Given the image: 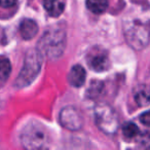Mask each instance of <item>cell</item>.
I'll return each mask as SVG.
<instances>
[{
	"instance_id": "6da1fadb",
	"label": "cell",
	"mask_w": 150,
	"mask_h": 150,
	"mask_svg": "<svg viewBox=\"0 0 150 150\" xmlns=\"http://www.w3.org/2000/svg\"><path fill=\"white\" fill-rule=\"evenodd\" d=\"M66 33L61 28H50L43 34L38 42V48L42 56L56 60L63 54L66 47Z\"/></svg>"
},
{
	"instance_id": "7a4b0ae2",
	"label": "cell",
	"mask_w": 150,
	"mask_h": 150,
	"mask_svg": "<svg viewBox=\"0 0 150 150\" xmlns=\"http://www.w3.org/2000/svg\"><path fill=\"white\" fill-rule=\"evenodd\" d=\"M42 61H43V56L38 50H31L28 52L23 68L15 81L16 88H25L33 82V80L41 70Z\"/></svg>"
},
{
	"instance_id": "3957f363",
	"label": "cell",
	"mask_w": 150,
	"mask_h": 150,
	"mask_svg": "<svg viewBox=\"0 0 150 150\" xmlns=\"http://www.w3.org/2000/svg\"><path fill=\"white\" fill-rule=\"evenodd\" d=\"M21 142L26 149H41L47 142V135L41 125L30 123L22 131Z\"/></svg>"
},
{
	"instance_id": "277c9868",
	"label": "cell",
	"mask_w": 150,
	"mask_h": 150,
	"mask_svg": "<svg viewBox=\"0 0 150 150\" xmlns=\"http://www.w3.org/2000/svg\"><path fill=\"white\" fill-rule=\"evenodd\" d=\"M95 120L99 129L106 135H113L118 129V118L116 113L107 104H99L96 106Z\"/></svg>"
},
{
	"instance_id": "5b68a950",
	"label": "cell",
	"mask_w": 150,
	"mask_h": 150,
	"mask_svg": "<svg viewBox=\"0 0 150 150\" xmlns=\"http://www.w3.org/2000/svg\"><path fill=\"white\" fill-rule=\"evenodd\" d=\"M127 43L135 50H143L148 45V27L139 21H134L125 30Z\"/></svg>"
},
{
	"instance_id": "8992f818",
	"label": "cell",
	"mask_w": 150,
	"mask_h": 150,
	"mask_svg": "<svg viewBox=\"0 0 150 150\" xmlns=\"http://www.w3.org/2000/svg\"><path fill=\"white\" fill-rule=\"evenodd\" d=\"M60 122L69 131H79L83 125V118L77 108L72 106L65 107L60 112Z\"/></svg>"
},
{
	"instance_id": "52a82bcc",
	"label": "cell",
	"mask_w": 150,
	"mask_h": 150,
	"mask_svg": "<svg viewBox=\"0 0 150 150\" xmlns=\"http://www.w3.org/2000/svg\"><path fill=\"white\" fill-rule=\"evenodd\" d=\"M88 65L96 72H104L110 66L109 54L107 50L101 47H94L86 57Z\"/></svg>"
},
{
	"instance_id": "ba28073f",
	"label": "cell",
	"mask_w": 150,
	"mask_h": 150,
	"mask_svg": "<svg viewBox=\"0 0 150 150\" xmlns=\"http://www.w3.org/2000/svg\"><path fill=\"white\" fill-rule=\"evenodd\" d=\"M86 70L81 65H75L68 74V81L74 88H80L86 81Z\"/></svg>"
},
{
	"instance_id": "9c48e42d",
	"label": "cell",
	"mask_w": 150,
	"mask_h": 150,
	"mask_svg": "<svg viewBox=\"0 0 150 150\" xmlns=\"http://www.w3.org/2000/svg\"><path fill=\"white\" fill-rule=\"evenodd\" d=\"M20 33H21L22 37L26 40L34 38L38 33L37 23L31 19H25L24 21H22L21 25H20Z\"/></svg>"
},
{
	"instance_id": "30bf717a",
	"label": "cell",
	"mask_w": 150,
	"mask_h": 150,
	"mask_svg": "<svg viewBox=\"0 0 150 150\" xmlns=\"http://www.w3.org/2000/svg\"><path fill=\"white\" fill-rule=\"evenodd\" d=\"M43 6L52 17H60L65 9V0H43Z\"/></svg>"
},
{
	"instance_id": "8fae6325",
	"label": "cell",
	"mask_w": 150,
	"mask_h": 150,
	"mask_svg": "<svg viewBox=\"0 0 150 150\" xmlns=\"http://www.w3.org/2000/svg\"><path fill=\"white\" fill-rule=\"evenodd\" d=\"M86 7L93 13L101 15L108 7V0H86Z\"/></svg>"
},
{
	"instance_id": "7c38bea8",
	"label": "cell",
	"mask_w": 150,
	"mask_h": 150,
	"mask_svg": "<svg viewBox=\"0 0 150 150\" xmlns=\"http://www.w3.org/2000/svg\"><path fill=\"white\" fill-rule=\"evenodd\" d=\"M11 72V62L5 57H0V82L4 83L8 79Z\"/></svg>"
},
{
	"instance_id": "4fadbf2b",
	"label": "cell",
	"mask_w": 150,
	"mask_h": 150,
	"mask_svg": "<svg viewBox=\"0 0 150 150\" xmlns=\"http://www.w3.org/2000/svg\"><path fill=\"white\" fill-rule=\"evenodd\" d=\"M122 134L127 139H134L139 135V127L134 122H127L122 127Z\"/></svg>"
},
{
	"instance_id": "5bb4252c",
	"label": "cell",
	"mask_w": 150,
	"mask_h": 150,
	"mask_svg": "<svg viewBox=\"0 0 150 150\" xmlns=\"http://www.w3.org/2000/svg\"><path fill=\"white\" fill-rule=\"evenodd\" d=\"M135 100L139 106H147L149 104V95H148V91H140L136 94Z\"/></svg>"
},
{
	"instance_id": "9a60e30c",
	"label": "cell",
	"mask_w": 150,
	"mask_h": 150,
	"mask_svg": "<svg viewBox=\"0 0 150 150\" xmlns=\"http://www.w3.org/2000/svg\"><path fill=\"white\" fill-rule=\"evenodd\" d=\"M103 90V82L101 81H94L91 84V88L88 91V95L90 98H96L102 93Z\"/></svg>"
},
{
	"instance_id": "2e32d148",
	"label": "cell",
	"mask_w": 150,
	"mask_h": 150,
	"mask_svg": "<svg viewBox=\"0 0 150 150\" xmlns=\"http://www.w3.org/2000/svg\"><path fill=\"white\" fill-rule=\"evenodd\" d=\"M16 3H17V0H0V6L4 7V8L13 6Z\"/></svg>"
},
{
	"instance_id": "e0dca14e",
	"label": "cell",
	"mask_w": 150,
	"mask_h": 150,
	"mask_svg": "<svg viewBox=\"0 0 150 150\" xmlns=\"http://www.w3.org/2000/svg\"><path fill=\"white\" fill-rule=\"evenodd\" d=\"M140 120L142 121V123H144V125H146V127H149L150 125V116H149V112L148 111H146L144 114L141 115V118H140Z\"/></svg>"
}]
</instances>
